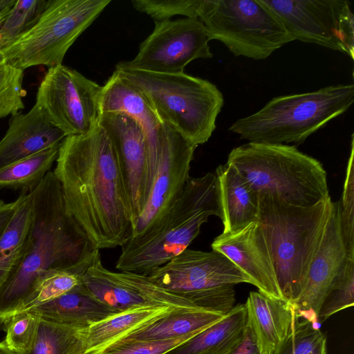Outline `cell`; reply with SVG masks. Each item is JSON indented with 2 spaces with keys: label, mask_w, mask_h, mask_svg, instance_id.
<instances>
[{
  "label": "cell",
  "mask_w": 354,
  "mask_h": 354,
  "mask_svg": "<svg viewBox=\"0 0 354 354\" xmlns=\"http://www.w3.org/2000/svg\"><path fill=\"white\" fill-rule=\"evenodd\" d=\"M53 173L65 204L98 250L122 247L133 232L128 195L114 147L98 122L66 136Z\"/></svg>",
  "instance_id": "6da1fadb"
},
{
  "label": "cell",
  "mask_w": 354,
  "mask_h": 354,
  "mask_svg": "<svg viewBox=\"0 0 354 354\" xmlns=\"http://www.w3.org/2000/svg\"><path fill=\"white\" fill-rule=\"evenodd\" d=\"M31 194L32 223L23 256L0 286V319L3 321L22 309L41 274L76 267L100 250L68 211L53 171Z\"/></svg>",
  "instance_id": "7a4b0ae2"
},
{
  "label": "cell",
  "mask_w": 354,
  "mask_h": 354,
  "mask_svg": "<svg viewBox=\"0 0 354 354\" xmlns=\"http://www.w3.org/2000/svg\"><path fill=\"white\" fill-rule=\"evenodd\" d=\"M259 196L258 221L269 248L283 298L292 304L301 292L333 202L301 207L268 194Z\"/></svg>",
  "instance_id": "3957f363"
},
{
  "label": "cell",
  "mask_w": 354,
  "mask_h": 354,
  "mask_svg": "<svg viewBox=\"0 0 354 354\" xmlns=\"http://www.w3.org/2000/svg\"><path fill=\"white\" fill-rule=\"evenodd\" d=\"M211 216L221 217L216 174L190 176L158 226L140 241L122 247L116 269L149 276L186 250Z\"/></svg>",
  "instance_id": "277c9868"
},
{
  "label": "cell",
  "mask_w": 354,
  "mask_h": 354,
  "mask_svg": "<svg viewBox=\"0 0 354 354\" xmlns=\"http://www.w3.org/2000/svg\"><path fill=\"white\" fill-rule=\"evenodd\" d=\"M227 162L258 195H272L301 207L330 196L322 164L294 145L249 142L234 148Z\"/></svg>",
  "instance_id": "5b68a950"
},
{
  "label": "cell",
  "mask_w": 354,
  "mask_h": 354,
  "mask_svg": "<svg viewBox=\"0 0 354 354\" xmlns=\"http://www.w3.org/2000/svg\"><path fill=\"white\" fill-rule=\"evenodd\" d=\"M115 71L140 91L162 123L191 144L197 147L210 138L224 103L216 85L185 72L165 74L116 66Z\"/></svg>",
  "instance_id": "8992f818"
},
{
  "label": "cell",
  "mask_w": 354,
  "mask_h": 354,
  "mask_svg": "<svg viewBox=\"0 0 354 354\" xmlns=\"http://www.w3.org/2000/svg\"><path fill=\"white\" fill-rule=\"evenodd\" d=\"M354 102V85L338 84L276 97L228 129L241 139L267 144L300 145Z\"/></svg>",
  "instance_id": "52a82bcc"
},
{
  "label": "cell",
  "mask_w": 354,
  "mask_h": 354,
  "mask_svg": "<svg viewBox=\"0 0 354 354\" xmlns=\"http://www.w3.org/2000/svg\"><path fill=\"white\" fill-rule=\"evenodd\" d=\"M110 3L111 0H48L33 25L0 50L5 62L23 71L62 64L69 48Z\"/></svg>",
  "instance_id": "ba28073f"
},
{
  "label": "cell",
  "mask_w": 354,
  "mask_h": 354,
  "mask_svg": "<svg viewBox=\"0 0 354 354\" xmlns=\"http://www.w3.org/2000/svg\"><path fill=\"white\" fill-rule=\"evenodd\" d=\"M197 14L209 40L221 41L235 56L265 59L293 41L263 0H200Z\"/></svg>",
  "instance_id": "9c48e42d"
},
{
  "label": "cell",
  "mask_w": 354,
  "mask_h": 354,
  "mask_svg": "<svg viewBox=\"0 0 354 354\" xmlns=\"http://www.w3.org/2000/svg\"><path fill=\"white\" fill-rule=\"evenodd\" d=\"M148 278L198 308L227 314L234 306V286L249 277L222 254L187 248Z\"/></svg>",
  "instance_id": "30bf717a"
},
{
  "label": "cell",
  "mask_w": 354,
  "mask_h": 354,
  "mask_svg": "<svg viewBox=\"0 0 354 354\" xmlns=\"http://www.w3.org/2000/svg\"><path fill=\"white\" fill-rule=\"evenodd\" d=\"M294 40L354 58V15L346 0H263Z\"/></svg>",
  "instance_id": "8fae6325"
},
{
  "label": "cell",
  "mask_w": 354,
  "mask_h": 354,
  "mask_svg": "<svg viewBox=\"0 0 354 354\" xmlns=\"http://www.w3.org/2000/svg\"><path fill=\"white\" fill-rule=\"evenodd\" d=\"M101 86L63 64L50 68L41 82L35 105L66 136L84 134L99 118Z\"/></svg>",
  "instance_id": "7c38bea8"
},
{
  "label": "cell",
  "mask_w": 354,
  "mask_h": 354,
  "mask_svg": "<svg viewBox=\"0 0 354 354\" xmlns=\"http://www.w3.org/2000/svg\"><path fill=\"white\" fill-rule=\"evenodd\" d=\"M157 142L158 157L155 176L144 209L127 243L140 241L158 226L180 196L190 177L196 147L164 123L158 129Z\"/></svg>",
  "instance_id": "4fadbf2b"
},
{
  "label": "cell",
  "mask_w": 354,
  "mask_h": 354,
  "mask_svg": "<svg viewBox=\"0 0 354 354\" xmlns=\"http://www.w3.org/2000/svg\"><path fill=\"white\" fill-rule=\"evenodd\" d=\"M154 22L153 30L140 44L136 57L116 67L177 74L184 73L185 66L196 59L213 57L207 30L199 19Z\"/></svg>",
  "instance_id": "5bb4252c"
},
{
  "label": "cell",
  "mask_w": 354,
  "mask_h": 354,
  "mask_svg": "<svg viewBox=\"0 0 354 354\" xmlns=\"http://www.w3.org/2000/svg\"><path fill=\"white\" fill-rule=\"evenodd\" d=\"M100 257V254L86 271L82 284L93 297L113 310L120 313L141 306L203 310L155 284L147 276L106 269Z\"/></svg>",
  "instance_id": "9a60e30c"
},
{
  "label": "cell",
  "mask_w": 354,
  "mask_h": 354,
  "mask_svg": "<svg viewBox=\"0 0 354 354\" xmlns=\"http://www.w3.org/2000/svg\"><path fill=\"white\" fill-rule=\"evenodd\" d=\"M97 122L117 153L135 226L150 191L147 136L136 120L122 113H100Z\"/></svg>",
  "instance_id": "2e32d148"
},
{
  "label": "cell",
  "mask_w": 354,
  "mask_h": 354,
  "mask_svg": "<svg viewBox=\"0 0 354 354\" xmlns=\"http://www.w3.org/2000/svg\"><path fill=\"white\" fill-rule=\"evenodd\" d=\"M213 251L225 256L256 286L259 292L283 299L272 258L258 221L233 233H221L212 243Z\"/></svg>",
  "instance_id": "e0dca14e"
},
{
  "label": "cell",
  "mask_w": 354,
  "mask_h": 354,
  "mask_svg": "<svg viewBox=\"0 0 354 354\" xmlns=\"http://www.w3.org/2000/svg\"><path fill=\"white\" fill-rule=\"evenodd\" d=\"M346 257L339 227L338 202H333L331 214L301 292L292 303L297 318L319 325L317 322L319 309Z\"/></svg>",
  "instance_id": "ac0fdd59"
},
{
  "label": "cell",
  "mask_w": 354,
  "mask_h": 354,
  "mask_svg": "<svg viewBox=\"0 0 354 354\" xmlns=\"http://www.w3.org/2000/svg\"><path fill=\"white\" fill-rule=\"evenodd\" d=\"M99 113H119L136 120L147 136L149 149V180L150 187L155 176L158 145L157 134L162 124L145 96L116 71L101 86L98 100Z\"/></svg>",
  "instance_id": "d6986e66"
},
{
  "label": "cell",
  "mask_w": 354,
  "mask_h": 354,
  "mask_svg": "<svg viewBox=\"0 0 354 354\" xmlns=\"http://www.w3.org/2000/svg\"><path fill=\"white\" fill-rule=\"evenodd\" d=\"M66 137L35 104L26 113L12 115L0 140V169L45 149L60 145Z\"/></svg>",
  "instance_id": "ffe728a7"
},
{
  "label": "cell",
  "mask_w": 354,
  "mask_h": 354,
  "mask_svg": "<svg viewBox=\"0 0 354 354\" xmlns=\"http://www.w3.org/2000/svg\"><path fill=\"white\" fill-rule=\"evenodd\" d=\"M244 305L246 323L261 354H272L286 338L297 319L292 304L252 291Z\"/></svg>",
  "instance_id": "44dd1931"
},
{
  "label": "cell",
  "mask_w": 354,
  "mask_h": 354,
  "mask_svg": "<svg viewBox=\"0 0 354 354\" xmlns=\"http://www.w3.org/2000/svg\"><path fill=\"white\" fill-rule=\"evenodd\" d=\"M217 177L223 233H233L257 221L259 196L246 180L231 165H219Z\"/></svg>",
  "instance_id": "7402d4cb"
},
{
  "label": "cell",
  "mask_w": 354,
  "mask_h": 354,
  "mask_svg": "<svg viewBox=\"0 0 354 354\" xmlns=\"http://www.w3.org/2000/svg\"><path fill=\"white\" fill-rule=\"evenodd\" d=\"M28 310L41 319L80 327H88L118 313L93 297L82 283L69 292Z\"/></svg>",
  "instance_id": "603a6c76"
},
{
  "label": "cell",
  "mask_w": 354,
  "mask_h": 354,
  "mask_svg": "<svg viewBox=\"0 0 354 354\" xmlns=\"http://www.w3.org/2000/svg\"><path fill=\"white\" fill-rule=\"evenodd\" d=\"M185 311L194 310L171 306H141L118 313L86 328L85 354H93L132 330L172 313Z\"/></svg>",
  "instance_id": "cb8c5ba5"
},
{
  "label": "cell",
  "mask_w": 354,
  "mask_h": 354,
  "mask_svg": "<svg viewBox=\"0 0 354 354\" xmlns=\"http://www.w3.org/2000/svg\"><path fill=\"white\" fill-rule=\"evenodd\" d=\"M246 322L245 305H236L221 320L165 354H229L241 340Z\"/></svg>",
  "instance_id": "d4e9b609"
},
{
  "label": "cell",
  "mask_w": 354,
  "mask_h": 354,
  "mask_svg": "<svg viewBox=\"0 0 354 354\" xmlns=\"http://www.w3.org/2000/svg\"><path fill=\"white\" fill-rule=\"evenodd\" d=\"M225 315L205 310L174 312L132 330L115 342L159 341L198 334Z\"/></svg>",
  "instance_id": "484cf974"
},
{
  "label": "cell",
  "mask_w": 354,
  "mask_h": 354,
  "mask_svg": "<svg viewBox=\"0 0 354 354\" xmlns=\"http://www.w3.org/2000/svg\"><path fill=\"white\" fill-rule=\"evenodd\" d=\"M14 213L0 235V286L21 261L32 223L31 192H21Z\"/></svg>",
  "instance_id": "4316f807"
},
{
  "label": "cell",
  "mask_w": 354,
  "mask_h": 354,
  "mask_svg": "<svg viewBox=\"0 0 354 354\" xmlns=\"http://www.w3.org/2000/svg\"><path fill=\"white\" fill-rule=\"evenodd\" d=\"M59 146L45 149L1 169L0 189L31 192L50 171Z\"/></svg>",
  "instance_id": "83f0119b"
},
{
  "label": "cell",
  "mask_w": 354,
  "mask_h": 354,
  "mask_svg": "<svg viewBox=\"0 0 354 354\" xmlns=\"http://www.w3.org/2000/svg\"><path fill=\"white\" fill-rule=\"evenodd\" d=\"M86 328L40 318L33 345L24 354H85Z\"/></svg>",
  "instance_id": "f1b7e54d"
},
{
  "label": "cell",
  "mask_w": 354,
  "mask_h": 354,
  "mask_svg": "<svg viewBox=\"0 0 354 354\" xmlns=\"http://www.w3.org/2000/svg\"><path fill=\"white\" fill-rule=\"evenodd\" d=\"M100 254V250H97L91 257L76 267L49 270L41 274L36 279L21 310L50 301L80 285L84 273Z\"/></svg>",
  "instance_id": "f546056e"
},
{
  "label": "cell",
  "mask_w": 354,
  "mask_h": 354,
  "mask_svg": "<svg viewBox=\"0 0 354 354\" xmlns=\"http://www.w3.org/2000/svg\"><path fill=\"white\" fill-rule=\"evenodd\" d=\"M354 304V258L346 257L330 286L317 315L320 324Z\"/></svg>",
  "instance_id": "4dcf8cb0"
},
{
  "label": "cell",
  "mask_w": 354,
  "mask_h": 354,
  "mask_svg": "<svg viewBox=\"0 0 354 354\" xmlns=\"http://www.w3.org/2000/svg\"><path fill=\"white\" fill-rule=\"evenodd\" d=\"M317 326L297 318L286 338L272 354H327L326 337Z\"/></svg>",
  "instance_id": "1f68e13d"
},
{
  "label": "cell",
  "mask_w": 354,
  "mask_h": 354,
  "mask_svg": "<svg viewBox=\"0 0 354 354\" xmlns=\"http://www.w3.org/2000/svg\"><path fill=\"white\" fill-rule=\"evenodd\" d=\"M48 0H17L0 21V50L12 43L37 20Z\"/></svg>",
  "instance_id": "d6a6232c"
},
{
  "label": "cell",
  "mask_w": 354,
  "mask_h": 354,
  "mask_svg": "<svg viewBox=\"0 0 354 354\" xmlns=\"http://www.w3.org/2000/svg\"><path fill=\"white\" fill-rule=\"evenodd\" d=\"M40 318L29 310L18 311L4 319L3 340L17 354L30 350L35 342Z\"/></svg>",
  "instance_id": "836d02e7"
},
{
  "label": "cell",
  "mask_w": 354,
  "mask_h": 354,
  "mask_svg": "<svg viewBox=\"0 0 354 354\" xmlns=\"http://www.w3.org/2000/svg\"><path fill=\"white\" fill-rule=\"evenodd\" d=\"M353 138L348 161L341 200L338 202L342 237L347 256L354 258V167Z\"/></svg>",
  "instance_id": "e575fe53"
},
{
  "label": "cell",
  "mask_w": 354,
  "mask_h": 354,
  "mask_svg": "<svg viewBox=\"0 0 354 354\" xmlns=\"http://www.w3.org/2000/svg\"><path fill=\"white\" fill-rule=\"evenodd\" d=\"M24 71L4 63L0 65V119L24 109Z\"/></svg>",
  "instance_id": "d590c367"
},
{
  "label": "cell",
  "mask_w": 354,
  "mask_h": 354,
  "mask_svg": "<svg viewBox=\"0 0 354 354\" xmlns=\"http://www.w3.org/2000/svg\"><path fill=\"white\" fill-rule=\"evenodd\" d=\"M132 6L145 13L154 21L170 20L175 15L198 19L197 10L200 0H133Z\"/></svg>",
  "instance_id": "8d00e7d4"
},
{
  "label": "cell",
  "mask_w": 354,
  "mask_h": 354,
  "mask_svg": "<svg viewBox=\"0 0 354 354\" xmlns=\"http://www.w3.org/2000/svg\"><path fill=\"white\" fill-rule=\"evenodd\" d=\"M198 334L159 341H121L112 343L93 354H165Z\"/></svg>",
  "instance_id": "74e56055"
},
{
  "label": "cell",
  "mask_w": 354,
  "mask_h": 354,
  "mask_svg": "<svg viewBox=\"0 0 354 354\" xmlns=\"http://www.w3.org/2000/svg\"><path fill=\"white\" fill-rule=\"evenodd\" d=\"M229 354H261L254 334L247 323L241 340Z\"/></svg>",
  "instance_id": "f35d334b"
},
{
  "label": "cell",
  "mask_w": 354,
  "mask_h": 354,
  "mask_svg": "<svg viewBox=\"0 0 354 354\" xmlns=\"http://www.w3.org/2000/svg\"><path fill=\"white\" fill-rule=\"evenodd\" d=\"M17 203V198L12 202L0 200V235L11 218ZM3 320L0 319V331L3 330Z\"/></svg>",
  "instance_id": "ab89813d"
},
{
  "label": "cell",
  "mask_w": 354,
  "mask_h": 354,
  "mask_svg": "<svg viewBox=\"0 0 354 354\" xmlns=\"http://www.w3.org/2000/svg\"><path fill=\"white\" fill-rule=\"evenodd\" d=\"M0 354H16L12 351L4 343L3 341L0 342Z\"/></svg>",
  "instance_id": "60d3db41"
},
{
  "label": "cell",
  "mask_w": 354,
  "mask_h": 354,
  "mask_svg": "<svg viewBox=\"0 0 354 354\" xmlns=\"http://www.w3.org/2000/svg\"><path fill=\"white\" fill-rule=\"evenodd\" d=\"M4 63H6L5 62V59H4L3 53L0 50V65L3 64Z\"/></svg>",
  "instance_id": "b9f144b4"
}]
</instances>
